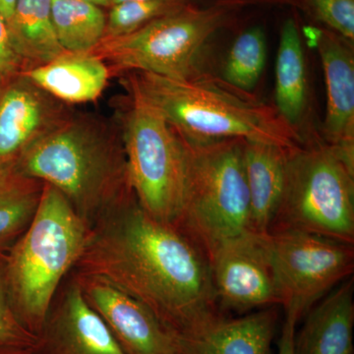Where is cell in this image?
<instances>
[{"label":"cell","instance_id":"1","mask_svg":"<svg viewBox=\"0 0 354 354\" xmlns=\"http://www.w3.org/2000/svg\"><path fill=\"white\" fill-rule=\"evenodd\" d=\"M73 271L138 300L176 337L200 332L225 315L206 253L176 227L149 216L134 195L90 227Z\"/></svg>","mask_w":354,"mask_h":354},{"label":"cell","instance_id":"2","mask_svg":"<svg viewBox=\"0 0 354 354\" xmlns=\"http://www.w3.org/2000/svg\"><path fill=\"white\" fill-rule=\"evenodd\" d=\"M125 85L130 95L151 106L186 138L252 140L288 151L304 142V134L288 124L274 106L209 72L190 79L128 72Z\"/></svg>","mask_w":354,"mask_h":354},{"label":"cell","instance_id":"3","mask_svg":"<svg viewBox=\"0 0 354 354\" xmlns=\"http://www.w3.org/2000/svg\"><path fill=\"white\" fill-rule=\"evenodd\" d=\"M23 176L59 191L88 227L132 196L124 152L94 127L62 120L13 162Z\"/></svg>","mask_w":354,"mask_h":354},{"label":"cell","instance_id":"4","mask_svg":"<svg viewBox=\"0 0 354 354\" xmlns=\"http://www.w3.org/2000/svg\"><path fill=\"white\" fill-rule=\"evenodd\" d=\"M88 230L68 200L44 183L34 218L6 252L11 304L32 334L43 328L58 290L83 252Z\"/></svg>","mask_w":354,"mask_h":354},{"label":"cell","instance_id":"5","mask_svg":"<svg viewBox=\"0 0 354 354\" xmlns=\"http://www.w3.org/2000/svg\"><path fill=\"white\" fill-rule=\"evenodd\" d=\"M179 137L185 147L187 176L176 227L208 257L223 242L250 232L245 140Z\"/></svg>","mask_w":354,"mask_h":354},{"label":"cell","instance_id":"6","mask_svg":"<svg viewBox=\"0 0 354 354\" xmlns=\"http://www.w3.org/2000/svg\"><path fill=\"white\" fill-rule=\"evenodd\" d=\"M283 230L354 244V169L321 134H304L288 153L285 190L269 232Z\"/></svg>","mask_w":354,"mask_h":354},{"label":"cell","instance_id":"7","mask_svg":"<svg viewBox=\"0 0 354 354\" xmlns=\"http://www.w3.org/2000/svg\"><path fill=\"white\" fill-rule=\"evenodd\" d=\"M234 6H185L125 36L102 39L93 53L118 71L195 78L208 72L204 69L207 44L225 24Z\"/></svg>","mask_w":354,"mask_h":354},{"label":"cell","instance_id":"8","mask_svg":"<svg viewBox=\"0 0 354 354\" xmlns=\"http://www.w3.org/2000/svg\"><path fill=\"white\" fill-rule=\"evenodd\" d=\"M122 129L128 180L137 202L155 220L176 227L187 176L183 140L157 111L131 95Z\"/></svg>","mask_w":354,"mask_h":354},{"label":"cell","instance_id":"9","mask_svg":"<svg viewBox=\"0 0 354 354\" xmlns=\"http://www.w3.org/2000/svg\"><path fill=\"white\" fill-rule=\"evenodd\" d=\"M281 305L298 321L354 272V244L307 232L263 234Z\"/></svg>","mask_w":354,"mask_h":354},{"label":"cell","instance_id":"10","mask_svg":"<svg viewBox=\"0 0 354 354\" xmlns=\"http://www.w3.org/2000/svg\"><path fill=\"white\" fill-rule=\"evenodd\" d=\"M221 313L246 314L281 305V293L263 234L246 232L223 242L208 256Z\"/></svg>","mask_w":354,"mask_h":354},{"label":"cell","instance_id":"11","mask_svg":"<svg viewBox=\"0 0 354 354\" xmlns=\"http://www.w3.org/2000/svg\"><path fill=\"white\" fill-rule=\"evenodd\" d=\"M32 348L36 354H127L88 304L73 272L58 290Z\"/></svg>","mask_w":354,"mask_h":354},{"label":"cell","instance_id":"12","mask_svg":"<svg viewBox=\"0 0 354 354\" xmlns=\"http://www.w3.org/2000/svg\"><path fill=\"white\" fill-rule=\"evenodd\" d=\"M72 272L125 353L178 354L176 335L148 307L106 281Z\"/></svg>","mask_w":354,"mask_h":354},{"label":"cell","instance_id":"13","mask_svg":"<svg viewBox=\"0 0 354 354\" xmlns=\"http://www.w3.org/2000/svg\"><path fill=\"white\" fill-rule=\"evenodd\" d=\"M322 62L327 87V113L322 138L354 169V55L348 39L309 28Z\"/></svg>","mask_w":354,"mask_h":354},{"label":"cell","instance_id":"14","mask_svg":"<svg viewBox=\"0 0 354 354\" xmlns=\"http://www.w3.org/2000/svg\"><path fill=\"white\" fill-rule=\"evenodd\" d=\"M44 94L21 74L0 91V165L13 164L30 144L62 121Z\"/></svg>","mask_w":354,"mask_h":354},{"label":"cell","instance_id":"15","mask_svg":"<svg viewBox=\"0 0 354 354\" xmlns=\"http://www.w3.org/2000/svg\"><path fill=\"white\" fill-rule=\"evenodd\" d=\"M274 307L221 316L195 334L177 337L178 354H272L278 325Z\"/></svg>","mask_w":354,"mask_h":354},{"label":"cell","instance_id":"16","mask_svg":"<svg viewBox=\"0 0 354 354\" xmlns=\"http://www.w3.org/2000/svg\"><path fill=\"white\" fill-rule=\"evenodd\" d=\"M354 281L349 278L314 305L295 335V354H353Z\"/></svg>","mask_w":354,"mask_h":354},{"label":"cell","instance_id":"17","mask_svg":"<svg viewBox=\"0 0 354 354\" xmlns=\"http://www.w3.org/2000/svg\"><path fill=\"white\" fill-rule=\"evenodd\" d=\"M20 74L46 94L71 104L97 100L109 76L106 62L93 51H65L51 62L23 70Z\"/></svg>","mask_w":354,"mask_h":354},{"label":"cell","instance_id":"18","mask_svg":"<svg viewBox=\"0 0 354 354\" xmlns=\"http://www.w3.org/2000/svg\"><path fill=\"white\" fill-rule=\"evenodd\" d=\"M290 152L265 142H244V167L250 199V232L254 234L269 232L285 190Z\"/></svg>","mask_w":354,"mask_h":354},{"label":"cell","instance_id":"19","mask_svg":"<svg viewBox=\"0 0 354 354\" xmlns=\"http://www.w3.org/2000/svg\"><path fill=\"white\" fill-rule=\"evenodd\" d=\"M274 97V108L281 118L301 132L300 127L308 104L306 66L299 30L292 19L286 21L281 32L276 62Z\"/></svg>","mask_w":354,"mask_h":354},{"label":"cell","instance_id":"20","mask_svg":"<svg viewBox=\"0 0 354 354\" xmlns=\"http://www.w3.org/2000/svg\"><path fill=\"white\" fill-rule=\"evenodd\" d=\"M51 6L53 0H16L9 32L18 55L30 62L29 68L65 53L55 36Z\"/></svg>","mask_w":354,"mask_h":354},{"label":"cell","instance_id":"21","mask_svg":"<svg viewBox=\"0 0 354 354\" xmlns=\"http://www.w3.org/2000/svg\"><path fill=\"white\" fill-rule=\"evenodd\" d=\"M44 183L0 165V253H6L34 218Z\"/></svg>","mask_w":354,"mask_h":354},{"label":"cell","instance_id":"22","mask_svg":"<svg viewBox=\"0 0 354 354\" xmlns=\"http://www.w3.org/2000/svg\"><path fill=\"white\" fill-rule=\"evenodd\" d=\"M51 18L55 36L67 53H91L106 34L101 7L83 0H53Z\"/></svg>","mask_w":354,"mask_h":354},{"label":"cell","instance_id":"23","mask_svg":"<svg viewBox=\"0 0 354 354\" xmlns=\"http://www.w3.org/2000/svg\"><path fill=\"white\" fill-rule=\"evenodd\" d=\"M267 41L261 28L246 30L237 37L225 60L223 80L248 94L255 88L264 71Z\"/></svg>","mask_w":354,"mask_h":354},{"label":"cell","instance_id":"24","mask_svg":"<svg viewBox=\"0 0 354 354\" xmlns=\"http://www.w3.org/2000/svg\"><path fill=\"white\" fill-rule=\"evenodd\" d=\"M185 6L184 0H151L113 4L106 19L104 39L125 36L151 21Z\"/></svg>","mask_w":354,"mask_h":354},{"label":"cell","instance_id":"25","mask_svg":"<svg viewBox=\"0 0 354 354\" xmlns=\"http://www.w3.org/2000/svg\"><path fill=\"white\" fill-rule=\"evenodd\" d=\"M37 335L26 329L16 316L9 297L6 252L0 253V346H34Z\"/></svg>","mask_w":354,"mask_h":354},{"label":"cell","instance_id":"26","mask_svg":"<svg viewBox=\"0 0 354 354\" xmlns=\"http://www.w3.org/2000/svg\"><path fill=\"white\" fill-rule=\"evenodd\" d=\"M317 19L339 36L353 41L354 0H308Z\"/></svg>","mask_w":354,"mask_h":354},{"label":"cell","instance_id":"27","mask_svg":"<svg viewBox=\"0 0 354 354\" xmlns=\"http://www.w3.org/2000/svg\"><path fill=\"white\" fill-rule=\"evenodd\" d=\"M22 58L14 48L8 24L0 15V85L20 74Z\"/></svg>","mask_w":354,"mask_h":354},{"label":"cell","instance_id":"28","mask_svg":"<svg viewBox=\"0 0 354 354\" xmlns=\"http://www.w3.org/2000/svg\"><path fill=\"white\" fill-rule=\"evenodd\" d=\"M297 317L292 312L286 311V319L281 328L278 344V354H295V335L297 330Z\"/></svg>","mask_w":354,"mask_h":354},{"label":"cell","instance_id":"29","mask_svg":"<svg viewBox=\"0 0 354 354\" xmlns=\"http://www.w3.org/2000/svg\"><path fill=\"white\" fill-rule=\"evenodd\" d=\"M15 4L16 0H0V15L8 25L12 19Z\"/></svg>","mask_w":354,"mask_h":354},{"label":"cell","instance_id":"30","mask_svg":"<svg viewBox=\"0 0 354 354\" xmlns=\"http://www.w3.org/2000/svg\"><path fill=\"white\" fill-rule=\"evenodd\" d=\"M0 354H36L32 346H0Z\"/></svg>","mask_w":354,"mask_h":354},{"label":"cell","instance_id":"31","mask_svg":"<svg viewBox=\"0 0 354 354\" xmlns=\"http://www.w3.org/2000/svg\"><path fill=\"white\" fill-rule=\"evenodd\" d=\"M83 1L88 2V3H92L99 7L111 6V4H113V0H83Z\"/></svg>","mask_w":354,"mask_h":354},{"label":"cell","instance_id":"32","mask_svg":"<svg viewBox=\"0 0 354 354\" xmlns=\"http://www.w3.org/2000/svg\"><path fill=\"white\" fill-rule=\"evenodd\" d=\"M129 1H151V0H113V4L122 3V2H129Z\"/></svg>","mask_w":354,"mask_h":354}]
</instances>
